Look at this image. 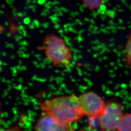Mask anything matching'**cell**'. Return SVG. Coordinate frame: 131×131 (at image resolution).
<instances>
[{
  "mask_svg": "<svg viewBox=\"0 0 131 131\" xmlns=\"http://www.w3.org/2000/svg\"><path fill=\"white\" fill-rule=\"evenodd\" d=\"M82 1L88 9L93 10L99 9L104 2V0H82Z\"/></svg>",
  "mask_w": 131,
  "mask_h": 131,
  "instance_id": "52a82bcc",
  "label": "cell"
},
{
  "mask_svg": "<svg viewBox=\"0 0 131 131\" xmlns=\"http://www.w3.org/2000/svg\"><path fill=\"white\" fill-rule=\"evenodd\" d=\"M126 62L129 66H131V33L129 37L126 46Z\"/></svg>",
  "mask_w": 131,
  "mask_h": 131,
  "instance_id": "ba28073f",
  "label": "cell"
},
{
  "mask_svg": "<svg viewBox=\"0 0 131 131\" xmlns=\"http://www.w3.org/2000/svg\"><path fill=\"white\" fill-rule=\"evenodd\" d=\"M3 131H24L22 130L18 126H13L12 127L6 129Z\"/></svg>",
  "mask_w": 131,
  "mask_h": 131,
  "instance_id": "9c48e42d",
  "label": "cell"
},
{
  "mask_svg": "<svg viewBox=\"0 0 131 131\" xmlns=\"http://www.w3.org/2000/svg\"><path fill=\"white\" fill-rule=\"evenodd\" d=\"M38 48L43 50L46 57L55 67L68 68L72 62V50L62 37L54 34L46 36L42 45Z\"/></svg>",
  "mask_w": 131,
  "mask_h": 131,
  "instance_id": "7a4b0ae2",
  "label": "cell"
},
{
  "mask_svg": "<svg viewBox=\"0 0 131 131\" xmlns=\"http://www.w3.org/2000/svg\"><path fill=\"white\" fill-rule=\"evenodd\" d=\"M117 131H131V114L124 115L117 126Z\"/></svg>",
  "mask_w": 131,
  "mask_h": 131,
  "instance_id": "8992f818",
  "label": "cell"
},
{
  "mask_svg": "<svg viewBox=\"0 0 131 131\" xmlns=\"http://www.w3.org/2000/svg\"><path fill=\"white\" fill-rule=\"evenodd\" d=\"M35 131H75L71 123L61 121L42 113L34 126Z\"/></svg>",
  "mask_w": 131,
  "mask_h": 131,
  "instance_id": "5b68a950",
  "label": "cell"
},
{
  "mask_svg": "<svg viewBox=\"0 0 131 131\" xmlns=\"http://www.w3.org/2000/svg\"><path fill=\"white\" fill-rule=\"evenodd\" d=\"M84 115L89 117H99L105 108L106 103L93 92H88L78 97Z\"/></svg>",
  "mask_w": 131,
  "mask_h": 131,
  "instance_id": "277c9868",
  "label": "cell"
},
{
  "mask_svg": "<svg viewBox=\"0 0 131 131\" xmlns=\"http://www.w3.org/2000/svg\"><path fill=\"white\" fill-rule=\"evenodd\" d=\"M124 115L122 107L118 103H106L104 111L99 117L101 129L103 131L117 130L119 123Z\"/></svg>",
  "mask_w": 131,
  "mask_h": 131,
  "instance_id": "3957f363",
  "label": "cell"
},
{
  "mask_svg": "<svg viewBox=\"0 0 131 131\" xmlns=\"http://www.w3.org/2000/svg\"><path fill=\"white\" fill-rule=\"evenodd\" d=\"M40 109L42 113L48 114L64 122H78L84 116L75 95H62L41 102Z\"/></svg>",
  "mask_w": 131,
  "mask_h": 131,
  "instance_id": "6da1fadb",
  "label": "cell"
}]
</instances>
